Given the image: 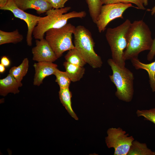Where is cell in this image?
Masks as SVG:
<instances>
[{
	"instance_id": "obj_1",
	"label": "cell",
	"mask_w": 155,
	"mask_h": 155,
	"mask_svg": "<svg viewBox=\"0 0 155 155\" xmlns=\"http://www.w3.org/2000/svg\"><path fill=\"white\" fill-rule=\"evenodd\" d=\"M153 40L149 27L143 20L131 23L128 32L127 46L123 54L124 60L138 58L141 52L150 50Z\"/></svg>"
},
{
	"instance_id": "obj_2",
	"label": "cell",
	"mask_w": 155,
	"mask_h": 155,
	"mask_svg": "<svg viewBox=\"0 0 155 155\" xmlns=\"http://www.w3.org/2000/svg\"><path fill=\"white\" fill-rule=\"evenodd\" d=\"M71 9L70 7H67L60 9L52 8L47 11L46 16L41 17L33 31L32 35L34 38L42 39L44 38V34L48 30L64 26L70 19L82 18L86 16L84 11H73L67 13Z\"/></svg>"
},
{
	"instance_id": "obj_3",
	"label": "cell",
	"mask_w": 155,
	"mask_h": 155,
	"mask_svg": "<svg viewBox=\"0 0 155 155\" xmlns=\"http://www.w3.org/2000/svg\"><path fill=\"white\" fill-rule=\"evenodd\" d=\"M127 19L122 24L113 28H107L105 37L111 52L112 59L120 67H125V61L123 59L125 50L128 43V32L131 24Z\"/></svg>"
},
{
	"instance_id": "obj_4",
	"label": "cell",
	"mask_w": 155,
	"mask_h": 155,
	"mask_svg": "<svg viewBox=\"0 0 155 155\" xmlns=\"http://www.w3.org/2000/svg\"><path fill=\"white\" fill-rule=\"evenodd\" d=\"M107 62L112 71L109 75L111 81L115 86L116 96L120 100L126 102H131L133 93V74L125 67L122 68L117 65L113 59H108Z\"/></svg>"
},
{
	"instance_id": "obj_5",
	"label": "cell",
	"mask_w": 155,
	"mask_h": 155,
	"mask_svg": "<svg viewBox=\"0 0 155 155\" xmlns=\"http://www.w3.org/2000/svg\"><path fill=\"white\" fill-rule=\"evenodd\" d=\"M73 35L75 48L86 63L94 68L101 67L102 62L100 57L94 51L95 43L90 31L84 26L79 25L75 27Z\"/></svg>"
},
{
	"instance_id": "obj_6",
	"label": "cell",
	"mask_w": 155,
	"mask_h": 155,
	"mask_svg": "<svg viewBox=\"0 0 155 155\" xmlns=\"http://www.w3.org/2000/svg\"><path fill=\"white\" fill-rule=\"evenodd\" d=\"M75 27L71 23H67L61 28L51 29L46 32L45 39L57 59L65 51L75 48L72 42V35Z\"/></svg>"
},
{
	"instance_id": "obj_7",
	"label": "cell",
	"mask_w": 155,
	"mask_h": 155,
	"mask_svg": "<svg viewBox=\"0 0 155 155\" xmlns=\"http://www.w3.org/2000/svg\"><path fill=\"white\" fill-rule=\"evenodd\" d=\"M107 136L105 137V142L108 148H113L114 155H127L134 140L133 136L121 128L112 127L107 131Z\"/></svg>"
},
{
	"instance_id": "obj_8",
	"label": "cell",
	"mask_w": 155,
	"mask_h": 155,
	"mask_svg": "<svg viewBox=\"0 0 155 155\" xmlns=\"http://www.w3.org/2000/svg\"><path fill=\"white\" fill-rule=\"evenodd\" d=\"M133 7L131 3H119L105 4L102 6L98 20L95 24L98 32H104L108 24L117 18L123 19V14L128 8Z\"/></svg>"
},
{
	"instance_id": "obj_9",
	"label": "cell",
	"mask_w": 155,
	"mask_h": 155,
	"mask_svg": "<svg viewBox=\"0 0 155 155\" xmlns=\"http://www.w3.org/2000/svg\"><path fill=\"white\" fill-rule=\"evenodd\" d=\"M0 9L10 11L15 17L25 22L28 27L26 42L28 46H32L33 32L41 17L27 13L20 9L16 5L14 0H8L6 5Z\"/></svg>"
},
{
	"instance_id": "obj_10",
	"label": "cell",
	"mask_w": 155,
	"mask_h": 155,
	"mask_svg": "<svg viewBox=\"0 0 155 155\" xmlns=\"http://www.w3.org/2000/svg\"><path fill=\"white\" fill-rule=\"evenodd\" d=\"M36 46L32 49V59L38 62H53L58 59L54 51L45 38L36 39Z\"/></svg>"
},
{
	"instance_id": "obj_11",
	"label": "cell",
	"mask_w": 155,
	"mask_h": 155,
	"mask_svg": "<svg viewBox=\"0 0 155 155\" xmlns=\"http://www.w3.org/2000/svg\"><path fill=\"white\" fill-rule=\"evenodd\" d=\"M33 66L35 69L33 84L38 86L42 83L45 78L54 75L57 68V65L56 64L50 62H38L34 63Z\"/></svg>"
},
{
	"instance_id": "obj_12",
	"label": "cell",
	"mask_w": 155,
	"mask_h": 155,
	"mask_svg": "<svg viewBox=\"0 0 155 155\" xmlns=\"http://www.w3.org/2000/svg\"><path fill=\"white\" fill-rule=\"evenodd\" d=\"M14 1L20 9L24 11L34 9L39 15L53 8L46 0H14Z\"/></svg>"
},
{
	"instance_id": "obj_13",
	"label": "cell",
	"mask_w": 155,
	"mask_h": 155,
	"mask_svg": "<svg viewBox=\"0 0 155 155\" xmlns=\"http://www.w3.org/2000/svg\"><path fill=\"white\" fill-rule=\"evenodd\" d=\"M22 85L21 82L9 73L6 77L0 80V95L5 96L9 93L18 94L20 92L19 88Z\"/></svg>"
},
{
	"instance_id": "obj_14",
	"label": "cell",
	"mask_w": 155,
	"mask_h": 155,
	"mask_svg": "<svg viewBox=\"0 0 155 155\" xmlns=\"http://www.w3.org/2000/svg\"><path fill=\"white\" fill-rule=\"evenodd\" d=\"M133 66L137 69H141L147 72L150 87L153 92H155V61L150 63L146 64L141 62L138 58L131 60Z\"/></svg>"
},
{
	"instance_id": "obj_15",
	"label": "cell",
	"mask_w": 155,
	"mask_h": 155,
	"mask_svg": "<svg viewBox=\"0 0 155 155\" xmlns=\"http://www.w3.org/2000/svg\"><path fill=\"white\" fill-rule=\"evenodd\" d=\"M59 95L61 103L69 115L75 120H78V118L72 107V94L69 90V88H60Z\"/></svg>"
},
{
	"instance_id": "obj_16",
	"label": "cell",
	"mask_w": 155,
	"mask_h": 155,
	"mask_svg": "<svg viewBox=\"0 0 155 155\" xmlns=\"http://www.w3.org/2000/svg\"><path fill=\"white\" fill-rule=\"evenodd\" d=\"M63 65L65 72L72 82L79 81L85 73V69L83 67L71 64L66 61L63 63Z\"/></svg>"
},
{
	"instance_id": "obj_17",
	"label": "cell",
	"mask_w": 155,
	"mask_h": 155,
	"mask_svg": "<svg viewBox=\"0 0 155 155\" xmlns=\"http://www.w3.org/2000/svg\"><path fill=\"white\" fill-rule=\"evenodd\" d=\"M23 36L16 29L11 32H7L0 30V45L12 43L16 44L21 42Z\"/></svg>"
},
{
	"instance_id": "obj_18",
	"label": "cell",
	"mask_w": 155,
	"mask_h": 155,
	"mask_svg": "<svg viewBox=\"0 0 155 155\" xmlns=\"http://www.w3.org/2000/svg\"><path fill=\"white\" fill-rule=\"evenodd\" d=\"M127 155H155V152L149 148L146 143L134 140Z\"/></svg>"
},
{
	"instance_id": "obj_19",
	"label": "cell",
	"mask_w": 155,
	"mask_h": 155,
	"mask_svg": "<svg viewBox=\"0 0 155 155\" xmlns=\"http://www.w3.org/2000/svg\"><path fill=\"white\" fill-rule=\"evenodd\" d=\"M29 67V60L27 58H25L19 65L11 67L9 70V73L17 80L21 82L24 77L27 73Z\"/></svg>"
},
{
	"instance_id": "obj_20",
	"label": "cell",
	"mask_w": 155,
	"mask_h": 155,
	"mask_svg": "<svg viewBox=\"0 0 155 155\" xmlns=\"http://www.w3.org/2000/svg\"><path fill=\"white\" fill-rule=\"evenodd\" d=\"M65 58L66 61L82 67L86 63L82 55L75 48L69 51Z\"/></svg>"
},
{
	"instance_id": "obj_21",
	"label": "cell",
	"mask_w": 155,
	"mask_h": 155,
	"mask_svg": "<svg viewBox=\"0 0 155 155\" xmlns=\"http://www.w3.org/2000/svg\"><path fill=\"white\" fill-rule=\"evenodd\" d=\"M86 2L90 17L96 24L102 6L101 0H86Z\"/></svg>"
},
{
	"instance_id": "obj_22",
	"label": "cell",
	"mask_w": 155,
	"mask_h": 155,
	"mask_svg": "<svg viewBox=\"0 0 155 155\" xmlns=\"http://www.w3.org/2000/svg\"><path fill=\"white\" fill-rule=\"evenodd\" d=\"M54 75L56 77L55 82L60 88L69 87L71 81L65 71H61L57 68Z\"/></svg>"
},
{
	"instance_id": "obj_23",
	"label": "cell",
	"mask_w": 155,
	"mask_h": 155,
	"mask_svg": "<svg viewBox=\"0 0 155 155\" xmlns=\"http://www.w3.org/2000/svg\"><path fill=\"white\" fill-rule=\"evenodd\" d=\"M136 114L137 117H142L144 120L150 121L155 125V108L148 110H137Z\"/></svg>"
},
{
	"instance_id": "obj_24",
	"label": "cell",
	"mask_w": 155,
	"mask_h": 155,
	"mask_svg": "<svg viewBox=\"0 0 155 155\" xmlns=\"http://www.w3.org/2000/svg\"><path fill=\"white\" fill-rule=\"evenodd\" d=\"M102 4H106L119 3H132L135 5L139 9L144 10V7L142 0H101Z\"/></svg>"
},
{
	"instance_id": "obj_25",
	"label": "cell",
	"mask_w": 155,
	"mask_h": 155,
	"mask_svg": "<svg viewBox=\"0 0 155 155\" xmlns=\"http://www.w3.org/2000/svg\"><path fill=\"white\" fill-rule=\"evenodd\" d=\"M53 8L60 9L64 7L65 3L68 0H46Z\"/></svg>"
},
{
	"instance_id": "obj_26",
	"label": "cell",
	"mask_w": 155,
	"mask_h": 155,
	"mask_svg": "<svg viewBox=\"0 0 155 155\" xmlns=\"http://www.w3.org/2000/svg\"><path fill=\"white\" fill-rule=\"evenodd\" d=\"M155 56V38L153 40L151 48L147 55V59L148 61L152 60Z\"/></svg>"
},
{
	"instance_id": "obj_27",
	"label": "cell",
	"mask_w": 155,
	"mask_h": 155,
	"mask_svg": "<svg viewBox=\"0 0 155 155\" xmlns=\"http://www.w3.org/2000/svg\"><path fill=\"white\" fill-rule=\"evenodd\" d=\"M1 63L5 67H8L10 65V61L9 59L6 56H3L1 59Z\"/></svg>"
},
{
	"instance_id": "obj_28",
	"label": "cell",
	"mask_w": 155,
	"mask_h": 155,
	"mask_svg": "<svg viewBox=\"0 0 155 155\" xmlns=\"http://www.w3.org/2000/svg\"><path fill=\"white\" fill-rule=\"evenodd\" d=\"M8 0H0V8L4 7L7 3Z\"/></svg>"
},
{
	"instance_id": "obj_29",
	"label": "cell",
	"mask_w": 155,
	"mask_h": 155,
	"mask_svg": "<svg viewBox=\"0 0 155 155\" xmlns=\"http://www.w3.org/2000/svg\"><path fill=\"white\" fill-rule=\"evenodd\" d=\"M5 67L1 64H0V73H3L5 71Z\"/></svg>"
},
{
	"instance_id": "obj_30",
	"label": "cell",
	"mask_w": 155,
	"mask_h": 155,
	"mask_svg": "<svg viewBox=\"0 0 155 155\" xmlns=\"http://www.w3.org/2000/svg\"><path fill=\"white\" fill-rule=\"evenodd\" d=\"M151 14L152 16H154L155 17V6H154L150 10Z\"/></svg>"
},
{
	"instance_id": "obj_31",
	"label": "cell",
	"mask_w": 155,
	"mask_h": 155,
	"mask_svg": "<svg viewBox=\"0 0 155 155\" xmlns=\"http://www.w3.org/2000/svg\"><path fill=\"white\" fill-rule=\"evenodd\" d=\"M148 0H142L144 6H146L148 5Z\"/></svg>"
}]
</instances>
